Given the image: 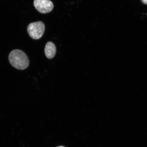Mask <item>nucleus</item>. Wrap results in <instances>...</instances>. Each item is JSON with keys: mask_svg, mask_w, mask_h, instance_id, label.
<instances>
[{"mask_svg": "<svg viewBox=\"0 0 147 147\" xmlns=\"http://www.w3.org/2000/svg\"><path fill=\"white\" fill-rule=\"evenodd\" d=\"M9 60L13 67L20 70L26 69L29 63L27 55L19 49H15L11 51L9 55Z\"/></svg>", "mask_w": 147, "mask_h": 147, "instance_id": "obj_1", "label": "nucleus"}, {"mask_svg": "<svg viewBox=\"0 0 147 147\" xmlns=\"http://www.w3.org/2000/svg\"><path fill=\"white\" fill-rule=\"evenodd\" d=\"M45 29V25L41 21L31 23L27 27L29 35L33 39H39L43 36Z\"/></svg>", "mask_w": 147, "mask_h": 147, "instance_id": "obj_2", "label": "nucleus"}, {"mask_svg": "<svg viewBox=\"0 0 147 147\" xmlns=\"http://www.w3.org/2000/svg\"><path fill=\"white\" fill-rule=\"evenodd\" d=\"M35 8L41 13L50 12L54 8L53 3L49 0H34Z\"/></svg>", "mask_w": 147, "mask_h": 147, "instance_id": "obj_3", "label": "nucleus"}, {"mask_svg": "<svg viewBox=\"0 0 147 147\" xmlns=\"http://www.w3.org/2000/svg\"><path fill=\"white\" fill-rule=\"evenodd\" d=\"M45 51L46 57L49 59L54 57L56 52V47L52 42H49L46 44Z\"/></svg>", "mask_w": 147, "mask_h": 147, "instance_id": "obj_4", "label": "nucleus"}, {"mask_svg": "<svg viewBox=\"0 0 147 147\" xmlns=\"http://www.w3.org/2000/svg\"><path fill=\"white\" fill-rule=\"evenodd\" d=\"M143 3L144 4L147 5V0H141Z\"/></svg>", "mask_w": 147, "mask_h": 147, "instance_id": "obj_5", "label": "nucleus"}, {"mask_svg": "<svg viewBox=\"0 0 147 147\" xmlns=\"http://www.w3.org/2000/svg\"><path fill=\"white\" fill-rule=\"evenodd\" d=\"M57 147H64V146H59Z\"/></svg>", "mask_w": 147, "mask_h": 147, "instance_id": "obj_6", "label": "nucleus"}]
</instances>
